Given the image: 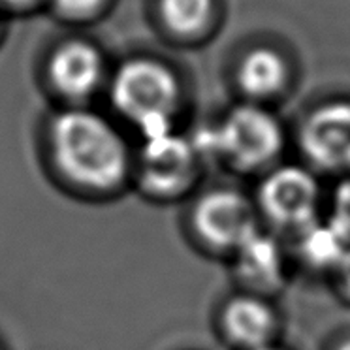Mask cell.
Returning <instances> with one entry per match:
<instances>
[{
  "mask_svg": "<svg viewBox=\"0 0 350 350\" xmlns=\"http://www.w3.org/2000/svg\"><path fill=\"white\" fill-rule=\"evenodd\" d=\"M51 149L62 174L77 185L109 189L129 170V149L111 122L89 109H66L51 122Z\"/></svg>",
  "mask_w": 350,
  "mask_h": 350,
  "instance_id": "cell-1",
  "label": "cell"
},
{
  "mask_svg": "<svg viewBox=\"0 0 350 350\" xmlns=\"http://www.w3.org/2000/svg\"><path fill=\"white\" fill-rule=\"evenodd\" d=\"M115 107L134 121L145 137L172 130V113L179 102V81L164 62L132 59L111 81Z\"/></svg>",
  "mask_w": 350,
  "mask_h": 350,
  "instance_id": "cell-2",
  "label": "cell"
},
{
  "mask_svg": "<svg viewBox=\"0 0 350 350\" xmlns=\"http://www.w3.org/2000/svg\"><path fill=\"white\" fill-rule=\"evenodd\" d=\"M198 145L219 152L239 167H254L281 151L282 130L273 115L256 106H239L219 129L200 134Z\"/></svg>",
  "mask_w": 350,
  "mask_h": 350,
  "instance_id": "cell-3",
  "label": "cell"
},
{
  "mask_svg": "<svg viewBox=\"0 0 350 350\" xmlns=\"http://www.w3.org/2000/svg\"><path fill=\"white\" fill-rule=\"evenodd\" d=\"M260 204L275 222L301 232L317 222L319 187L312 175L301 167H279L262 185Z\"/></svg>",
  "mask_w": 350,
  "mask_h": 350,
  "instance_id": "cell-4",
  "label": "cell"
},
{
  "mask_svg": "<svg viewBox=\"0 0 350 350\" xmlns=\"http://www.w3.org/2000/svg\"><path fill=\"white\" fill-rule=\"evenodd\" d=\"M194 222L209 243L237 249L245 239L256 232L252 206L236 192L217 191L202 198Z\"/></svg>",
  "mask_w": 350,
  "mask_h": 350,
  "instance_id": "cell-5",
  "label": "cell"
},
{
  "mask_svg": "<svg viewBox=\"0 0 350 350\" xmlns=\"http://www.w3.org/2000/svg\"><path fill=\"white\" fill-rule=\"evenodd\" d=\"M194 147L172 130L145 137L142 151V177L145 185L159 192L183 189L194 174Z\"/></svg>",
  "mask_w": 350,
  "mask_h": 350,
  "instance_id": "cell-6",
  "label": "cell"
},
{
  "mask_svg": "<svg viewBox=\"0 0 350 350\" xmlns=\"http://www.w3.org/2000/svg\"><path fill=\"white\" fill-rule=\"evenodd\" d=\"M307 157L327 170L350 167V104L320 107L301 132Z\"/></svg>",
  "mask_w": 350,
  "mask_h": 350,
  "instance_id": "cell-7",
  "label": "cell"
},
{
  "mask_svg": "<svg viewBox=\"0 0 350 350\" xmlns=\"http://www.w3.org/2000/svg\"><path fill=\"white\" fill-rule=\"evenodd\" d=\"M104 74V59L89 42H66L55 49L49 61V77L66 96L81 98L98 87Z\"/></svg>",
  "mask_w": 350,
  "mask_h": 350,
  "instance_id": "cell-8",
  "label": "cell"
},
{
  "mask_svg": "<svg viewBox=\"0 0 350 350\" xmlns=\"http://www.w3.org/2000/svg\"><path fill=\"white\" fill-rule=\"evenodd\" d=\"M224 326L234 341L256 350L267 347L275 329V314L256 297H236L226 307Z\"/></svg>",
  "mask_w": 350,
  "mask_h": 350,
  "instance_id": "cell-9",
  "label": "cell"
},
{
  "mask_svg": "<svg viewBox=\"0 0 350 350\" xmlns=\"http://www.w3.org/2000/svg\"><path fill=\"white\" fill-rule=\"evenodd\" d=\"M237 267L245 279L258 284H271L282 271V254L279 245L258 230L236 249Z\"/></svg>",
  "mask_w": 350,
  "mask_h": 350,
  "instance_id": "cell-10",
  "label": "cell"
},
{
  "mask_svg": "<svg viewBox=\"0 0 350 350\" xmlns=\"http://www.w3.org/2000/svg\"><path fill=\"white\" fill-rule=\"evenodd\" d=\"M286 66L271 49H254L247 55L239 70V83L252 96H267L282 87Z\"/></svg>",
  "mask_w": 350,
  "mask_h": 350,
  "instance_id": "cell-11",
  "label": "cell"
},
{
  "mask_svg": "<svg viewBox=\"0 0 350 350\" xmlns=\"http://www.w3.org/2000/svg\"><path fill=\"white\" fill-rule=\"evenodd\" d=\"M301 251L305 258L317 266L337 267L345 258V254L350 251V243L332 222H312L301 230Z\"/></svg>",
  "mask_w": 350,
  "mask_h": 350,
  "instance_id": "cell-12",
  "label": "cell"
},
{
  "mask_svg": "<svg viewBox=\"0 0 350 350\" xmlns=\"http://www.w3.org/2000/svg\"><path fill=\"white\" fill-rule=\"evenodd\" d=\"M213 0H160L164 23L179 34L202 31L211 17Z\"/></svg>",
  "mask_w": 350,
  "mask_h": 350,
  "instance_id": "cell-13",
  "label": "cell"
},
{
  "mask_svg": "<svg viewBox=\"0 0 350 350\" xmlns=\"http://www.w3.org/2000/svg\"><path fill=\"white\" fill-rule=\"evenodd\" d=\"M329 222L350 243V179H347L335 192L334 215H332Z\"/></svg>",
  "mask_w": 350,
  "mask_h": 350,
  "instance_id": "cell-14",
  "label": "cell"
},
{
  "mask_svg": "<svg viewBox=\"0 0 350 350\" xmlns=\"http://www.w3.org/2000/svg\"><path fill=\"white\" fill-rule=\"evenodd\" d=\"M55 2H57V6H59L64 14L79 17L87 16V14H92L104 0H55Z\"/></svg>",
  "mask_w": 350,
  "mask_h": 350,
  "instance_id": "cell-15",
  "label": "cell"
},
{
  "mask_svg": "<svg viewBox=\"0 0 350 350\" xmlns=\"http://www.w3.org/2000/svg\"><path fill=\"white\" fill-rule=\"evenodd\" d=\"M337 267H339V273H341L342 286H345L347 292L350 294V251L345 254V258L341 260V264Z\"/></svg>",
  "mask_w": 350,
  "mask_h": 350,
  "instance_id": "cell-16",
  "label": "cell"
},
{
  "mask_svg": "<svg viewBox=\"0 0 350 350\" xmlns=\"http://www.w3.org/2000/svg\"><path fill=\"white\" fill-rule=\"evenodd\" d=\"M10 4H27V2H32V0H6Z\"/></svg>",
  "mask_w": 350,
  "mask_h": 350,
  "instance_id": "cell-17",
  "label": "cell"
},
{
  "mask_svg": "<svg viewBox=\"0 0 350 350\" xmlns=\"http://www.w3.org/2000/svg\"><path fill=\"white\" fill-rule=\"evenodd\" d=\"M339 350H350V341H347L345 345H341V347H339Z\"/></svg>",
  "mask_w": 350,
  "mask_h": 350,
  "instance_id": "cell-18",
  "label": "cell"
},
{
  "mask_svg": "<svg viewBox=\"0 0 350 350\" xmlns=\"http://www.w3.org/2000/svg\"><path fill=\"white\" fill-rule=\"evenodd\" d=\"M256 350H277V349H271V347H262V349H256Z\"/></svg>",
  "mask_w": 350,
  "mask_h": 350,
  "instance_id": "cell-19",
  "label": "cell"
}]
</instances>
